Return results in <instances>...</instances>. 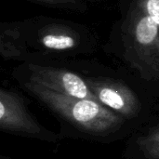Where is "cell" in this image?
Listing matches in <instances>:
<instances>
[{"label":"cell","instance_id":"obj_1","mask_svg":"<svg viewBox=\"0 0 159 159\" xmlns=\"http://www.w3.org/2000/svg\"><path fill=\"white\" fill-rule=\"evenodd\" d=\"M20 85L58 119L61 137L108 144L129 138L138 129L95 100L65 96L32 82Z\"/></svg>","mask_w":159,"mask_h":159},{"label":"cell","instance_id":"obj_2","mask_svg":"<svg viewBox=\"0 0 159 159\" xmlns=\"http://www.w3.org/2000/svg\"><path fill=\"white\" fill-rule=\"evenodd\" d=\"M124 33L127 63L159 97V26L135 4Z\"/></svg>","mask_w":159,"mask_h":159},{"label":"cell","instance_id":"obj_3","mask_svg":"<svg viewBox=\"0 0 159 159\" xmlns=\"http://www.w3.org/2000/svg\"><path fill=\"white\" fill-rule=\"evenodd\" d=\"M85 79L99 102L136 127L155 118L149 100L123 80L108 76H86Z\"/></svg>","mask_w":159,"mask_h":159},{"label":"cell","instance_id":"obj_4","mask_svg":"<svg viewBox=\"0 0 159 159\" xmlns=\"http://www.w3.org/2000/svg\"><path fill=\"white\" fill-rule=\"evenodd\" d=\"M0 130L48 143H56L61 139V134L40 124L17 91L4 87L0 89Z\"/></svg>","mask_w":159,"mask_h":159},{"label":"cell","instance_id":"obj_5","mask_svg":"<svg viewBox=\"0 0 159 159\" xmlns=\"http://www.w3.org/2000/svg\"><path fill=\"white\" fill-rule=\"evenodd\" d=\"M18 79L20 83L32 82L65 96L97 101L85 77L66 69L30 62L24 67L23 77Z\"/></svg>","mask_w":159,"mask_h":159},{"label":"cell","instance_id":"obj_6","mask_svg":"<svg viewBox=\"0 0 159 159\" xmlns=\"http://www.w3.org/2000/svg\"><path fill=\"white\" fill-rule=\"evenodd\" d=\"M125 159H159V118L138 128L127 140Z\"/></svg>","mask_w":159,"mask_h":159},{"label":"cell","instance_id":"obj_7","mask_svg":"<svg viewBox=\"0 0 159 159\" xmlns=\"http://www.w3.org/2000/svg\"><path fill=\"white\" fill-rule=\"evenodd\" d=\"M39 38L41 45L52 51H66L78 45L76 33L63 25L49 24L45 26L39 32Z\"/></svg>","mask_w":159,"mask_h":159},{"label":"cell","instance_id":"obj_8","mask_svg":"<svg viewBox=\"0 0 159 159\" xmlns=\"http://www.w3.org/2000/svg\"><path fill=\"white\" fill-rule=\"evenodd\" d=\"M16 30H2L0 36V50L4 59H16L22 54V45Z\"/></svg>","mask_w":159,"mask_h":159},{"label":"cell","instance_id":"obj_9","mask_svg":"<svg viewBox=\"0 0 159 159\" xmlns=\"http://www.w3.org/2000/svg\"><path fill=\"white\" fill-rule=\"evenodd\" d=\"M136 4L159 26V0H137Z\"/></svg>","mask_w":159,"mask_h":159},{"label":"cell","instance_id":"obj_10","mask_svg":"<svg viewBox=\"0 0 159 159\" xmlns=\"http://www.w3.org/2000/svg\"><path fill=\"white\" fill-rule=\"evenodd\" d=\"M43 4L50 5V6H57L60 7L71 8V9H82L81 4L76 0H34Z\"/></svg>","mask_w":159,"mask_h":159},{"label":"cell","instance_id":"obj_11","mask_svg":"<svg viewBox=\"0 0 159 159\" xmlns=\"http://www.w3.org/2000/svg\"><path fill=\"white\" fill-rule=\"evenodd\" d=\"M0 159H9L8 157H5V156H1L0 157Z\"/></svg>","mask_w":159,"mask_h":159}]
</instances>
